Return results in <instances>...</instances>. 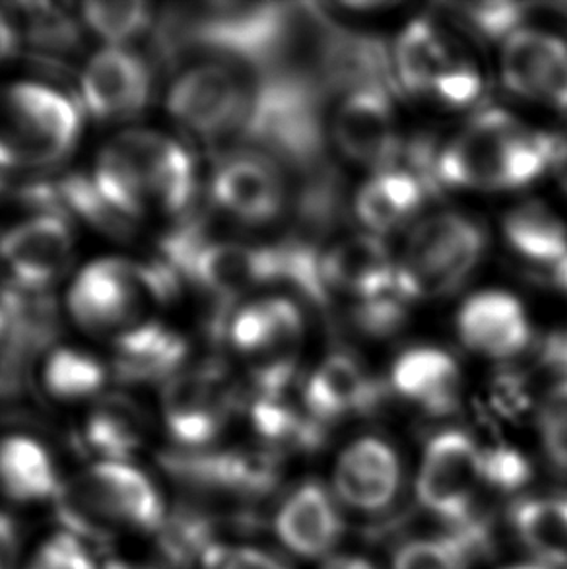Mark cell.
<instances>
[{"instance_id":"obj_1","label":"cell","mask_w":567,"mask_h":569,"mask_svg":"<svg viewBox=\"0 0 567 569\" xmlns=\"http://www.w3.org/2000/svg\"><path fill=\"white\" fill-rule=\"evenodd\" d=\"M93 186L117 212L139 222L148 214L187 218L199 194L191 152L168 134L131 129L101 148Z\"/></svg>"},{"instance_id":"obj_2","label":"cell","mask_w":567,"mask_h":569,"mask_svg":"<svg viewBox=\"0 0 567 569\" xmlns=\"http://www.w3.org/2000/svg\"><path fill=\"white\" fill-rule=\"evenodd\" d=\"M327 92L304 70L275 69L257 74L255 100L236 147L261 148L290 168L296 178L319 170L327 150Z\"/></svg>"},{"instance_id":"obj_3","label":"cell","mask_w":567,"mask_h":569,"mask_svg":"<svg viewBox=\"0 0 567 569\" xmlns=\"http://www.w3.org/2000/svg\"><path fill=\"white\" fill-rule=\"evenodd\" d=\"M57 503L82 539L161 531L168 517L160 486L131 461H93L67 478Z\"/></svg>"},{"instance_id":"obj_4","label":"cell","mask_w":567,"mask_h":569,"mask_svg":"<svg viewBox=\"0 0 567 569\" xmlns=\"http://www.w3.org/2000/svg\"><path fill=\"white\" fill-rule=\"evenodd\" d=\"M181 280L160 259L106 257L88 262L69 288V313L84 331L113 335L148 321L146 309L176 296Z\"/></svg>"},{"instance_id":"obj_5","label":"cell","mask_w":567,"mask_h":569,"mask_svg":"<svg viewBox=\"0 0 567 569\" xmlns=\"http://www.w3.org/2000/svg\"><path fill=\"white\" fill-rule=\"evenodd\" d=\"M488 251L475 216L441 210L412 226L397 254V286L408 301L439 300L467 284Z\"/></svg>"},{"instance_id":"obj_6","label":"cell","mask_w":567,"mask_h":569,"mask_svg":"<svg viewBox=\"0 0 567 569\" xmlns=\"http://www.w3.org/2000/svg\"><path fill=\"white\" fill-rule=\"evenodd\" d=\"M82 137V113L67 93L41 82L0 90V171L47 170Z\"/></svg>"},{"instance_id":"obj_7","label":"cell","mask_w":567,"mask_h":569,"mask_svg":"<svg viewBox=\"0 0 567 569\" xmlns=\"http://www.w3.org/2000/svg\"><path fill=\"white\" fill-rule=\"evenodd\" d=\"M257 74L228 59L210 57L181 70L166 98L181 131L212 147L238 144L255 100Z\"/></svg>"},{"instance_id":"obj_8","label":"cell","mask_w":567,"mask_h":569,"mask_svg":"<svg viewBox=\"0 0 567 569\" xmlns=\"http://www.w3.org/2000/svg\"><path fill=\"white\" fill-rule=\"evenodd\" d=\"M488 488L486 451L470 433L447 428L429 438L416 477V496L429 516L457 531L480 535L476 506Z\"/></svg>"},{"instance_id":"obj_9","label":"cell","mask_w":567,"mask_h":569,"mask_svg":"<svg viewBox=\"0 0 567 569\" xmlns=\"http://www.w3.org/2000/svg\"><path fill=\"white\" fill-rule=\"evenodd\" d=\"M296 186L290 168L275 156L261 148L231 147L216 160L208 199L233 222L267 228L291 214Z\"/></svg>"},{"instance_id":"obj_10","label":"cell","mask_w":567,"mask_h":569,"mask_svg":"<svg viewBox=\"0 0 567 569\" xmlns=\"http://www.w3.org/2000/svg\"><path fill=\"white\" fill-rule=\"evenodd\" d=\"M525 123L506 109L476 111L452 139L439 144V189L506 191L507 163Z\"/></svg>"},{"instance_id":"obj_11","label":"cell","mask_w":567,"mask_h":569,"mask_svg":"<svg viewBox=\"0 0 567 569\" xmlns=\"http://www.w3.org/2000/svg\"><path fill=\"white\" fill-rule=\"evenodd\" d=\"M392 96L384 86H364L335 96L337 106L327 124L329 140L345 160L371 173L399 162L405 148Z\"/></svg>"},{"instance_id":"obj_12","label":"cell","mask_w":567,"mask_h":569,"mask_svg":"<svg viewBox=\"0 0 567 569\" xmlns=\"http://www.w3.org/2000/svg\"><path fill=\"white\" fill-rule=\"evenodd\" d=\"M238 407L236 391L218 363L185 368L163 383L161 420L177 446L200 451L210 446Z\"/></svg>"},{"instance_id":"obj_13","label":"cell","mask_w":567,"mask_h":569,"mask_svg":"<svg viewBox=\"0 0 567 569\" xmlns=\"http://www.w3.org/2000/svg\"><path fill=\"white\" fill-rule=\"evenodd\" d=\"M499 78L523 100L567 111V39L525 23L499 46Z\"/></svg>"},{"instance_id":"obj_14","label":"cell","mask_w":567,"mask_h":569,"mask_svg":"<svg viewBox=\"0 0 567 569\" xmlns=\"http://www.w3.org/2000/svg\"><path fill=\"white\" fill-rule=\"evenodd\" d=\"M86 113L100 123H127L152 100L150 62L131 47H103L86 62L80 77Z\"/></svg>"},{"instance_id":"obj_15","label":"cell","mask_w":567,"mask_h":569,"mask_svg":"<svg viewBox=\"0 0 567 569\" xmlns=\"http://www.w3.org/2000/svg\"><path fill=\"white\" fill-rule=\"evenodd\" d=\"M74 230L67 216L38 212L0 236V261L10 280L31 290H49L74 257Z\"/></svg>"},{"instance_id":"obj_16","label":"cell","mask_w":567,"mask_h":569,"mask_svg":"<svg viewBox=\"0 0 567 569\" xmlns=\"http://www.w3.org/2000/svg\"><path fill=\"white\" fill-rule=\"evenodd\" d=\"M462 347L486 360H514L533 342V323L523 301L506 290L470 293L457 313Z\"/></svg>"},{"instance_id":"obj_17","label":"cell","mask_w":567,"mask_h":569,"mask_svg":"<svg viewBox=\"0 0 567 569\" xmlns=\"http://www.w3.org/2000/svg\"><path fill=\"white\" fill-rule=\"evenodd\" d=\"M402 486L399 451L384 438L354 439L338 455L332 488L338 500L360 513H381L391 508Z\"/></svg>"},{"instance_id":"obj_18","label":"cell","mask_w":567,"mask_h":569,"mask_svg":"<svg viewBox=\"0 0 567 569\" xmlns=\"http://www.w3.org/2000/svg\"><path fill=\"white\" fill-rule=\"evenodd\" d=\"M385 389L360 358L335 350L317 363L301 389V405L315 422L329 423L366 415L379 407Z\"/></svg>"},{"instance_id":"obj_19","label":"cell","mask_w":567,"mask_h":569,"mask_svg":"<svg viewBox=\"0 0 567 569\" xmlns=\"http://www.w3.org/2000/svg\"><path fill=\"white\" fill-rule=\"evenodd\" d=\"M437 191L405 162L374 171L354 194L352 210L366 233L385 238L407 228Z\"/></svg>"},{"instance_id":"obj_20","label":"cell","mask_w":567,"mask_h":569,"mask_svg":"<svg viewBox=\"0 0 567 569\" xmlns=\"http://www.w3.org/2000/svg\"><path fill=\"white\" fill-rule=\"evenodd\" d=\"M322 282L329 293H342L356 301L391 292L397 286V257L384 238L354 233L321 249Z\"/></svg>"},{"instance_id":"obj_21","label":"cell","mask_w":567,"mask_h":569,"mask_svg":"<svg viewBox=\"0 0 567 569\" xmlns=\"http://www.w3.org/2000/svg\"><path fill=\"white\" fill-rule=\"evenodd\" d=\"M275 532L291 555L319 560L342 539L345 521L332 493L319 482H304L280 503Z\"/></svg>"},{"instance_id":"obj_22","label":"cell","mask_w":567,"mask_h":569,"mask_svg":"<svg viewBox=\"0 0 567 569\" xmlns=\"http://www.w3.org/2000/svg\"><path fill=\"white\" fill-rule=\"evenodd\" d=\"M389 385L400 399L426 415H451L459 407L462 371L451 352L436 345H418L397 356Z\"/></svg>"},{"instance_id":"obj_23","label":"cell","mask_w":567,"mask_h":569,"mask_svg":"<svg viewBox=\"0 0 567 569\" xmlns=\"http://www.w3.org/2000/svg\"><path fill=\"white\" fill-rule=\"evenodd\" d=\"M462 49L434 16H418L397 33L391 47L395 88L410 98H429L431 88Z\"/></svg>"},{"instance_id":"obj_24","label":"cell","mask_w":567,"mask_h":569,"mask_svg":"<svg viewBox=\"0 0 567 569\" xmlns=\"http://www.w3.org/2000/svg\"><path fill=\"white\" fill-rule=\"evenodd\" d=\"M111 373L123 383H168L187 368L189 342L168 325L148 319L113 339Z\"/></svg>"},{"instance_id":"obj_25","label":"cell","mask_w":567,"mask_h":569,"mask_svg":"<svg viewBox=\"0 0 567 569\" xmlns=\"http://www.w3.org/2000/svg\"><path fill=\"white\" fill-rule=\"evenodd\" d=\"M67 478L53 451L33 436L0 438V496L16 506L59 501Z\"/></svg>"},{"instance_id":"obj_26","label":"cell","mask_w":567,"mask_h":569,"mask_svg":"<svg viewBox=\"0 0 567 569\" xmlns=\"http://www.w3.org/2000/svg\"><path fill=\"white\" fill-rule=\"evenodd\" d=\"M507 247L523 261L550 270L567 257V223L543 200H525L501 222Z\"/></svg>"},{"instance_id":"obj_27","label":"cell","mask_w":567,"mask_h":569,"mask_svg":"<svg viewBox=\"0 0 567 569\" xmlns=\"http://www.w3.org/2000/svg\"><path fill=\"white\" fill-rule=\"evenodd\" d=\"M511 525L535 562L548 569H567V493L535 496L515 503Z\"/></svg>"},{"instance_id":"obj_28","label":"cell","mask_w":567,"mask_h":569,"mask_svg":"<svg viewBox=\"0 0 567 569\" xmlns=\"http://www.w3.org/2000/svg\"><path fill=\"white\" fill-rule=\"evenodd\" d=\"M146 433L145 410L125 395H108L86 418L84 439L100 459L131 461Z\"/></svg>"},{"instance_id":"obj_29","label":"cell","mask_w":567,"mask_h":569,"mask_svg":"<svg viewBox=\"0 0 567 569\" xmlns=\"http://www.w3.org/2000/svg\"><path fill=\"white\" fill-rule=\"evenodd\" d=\"M111 368L82 348L57 347L47 355L41 370L46 391L57 400L78 402L98 397L108 385Z\"/></svg>"},{"instance_id":"obj_30","label":"cell","mask_w":567,"mask_h":569,"mask_svg":"<svg viewBox=\"0 0 567 569\" xmlns=\"http://www.w3.org/2000/svg\"><path fill=\"white\" fill-rule=\"evenodd\" d=\"M80 20L106 47H129L152 30V7L145 2H84Z\"/></svg>"},{"instance_id":"obj_31","label":"cell","mask_w":567,"mask_h":569,"mask_svg":"<svg viewBox=\"0 0 567 569\" xmlns=\"http://www.w3.org/2000/svg\"><path fill=\"white\" fill-rule=\"evenodd\" d=\"M18 20H22V30L33 49L39 53L69 54L80 43V28L61 8L47 2H26L18 4Z\"/></svg>"},{"instance_id":"obj_32","label":"cell","mask_w":567,"mask_h":569,"mask_svg":"<svg viewBox=\"0 0 567 569\" xmlns=\"http://www.w3.org/2000/svg\"><path fill=\"white\" fill-rule=\"evenodd\" d=\"M472 545L462 535L408 540L392 556V569H468Z\"/></svg>"},{"instance_id":"obj_33","label":"cell","mask_w":567,"mask_h":569,"mask_svg":"<svg viewBox=\"0 0 567 569\" xmlns=\"http://www.w3.org/2000/svg\"><path fill=\"white\" fill-rule=\"evenodd\" d=\"M449 10L475 36L498 41L501 46L514 31L525 26L530 7L519 2H462L451 4Z\"/></svg>"},{"instance_id":"obj_34","label":"cell","mask_w":567,"mask_h":569,"mask_svg":"<svg viewBox=\"0 0 567 569\" xmlns=\"http://www.w3.org/2000/svg\"><path fill=\"white\" fill-rule=\"evenodd\" d=\"M537 431L548 461L567 472V379L554 381L538 402Z\"/></svg>"},{"instance_id":"obj_35","label":"cell","mask_w":567,"mask_h":569,"mask_svg":"<svg viewBox=\"0 0 567 569\" xmlns=\"http://www.w3.org/2000/svg\"><path fill=\"white\" fill-rule=\"evenodd\" d=\"M408 300L399 288L376 298L356 301L352 325L356 331L369 339H389L407 325Z\"/></svg>"},{"instance_id":"obj_36","label":"cell","mask_w":567,"mask_h":569,"mask_svg":"<svg viewBox=\"0 0 567 569\" xmlns=\"http://www.w3.org/2000/svg\"><path fill=\"white\" fill-rule=\"evenodd\" d=\"M484 92L483 72L465 51L444 70L431 88L429 100L445 109H470L480 101Z\"/></svg>"},{"instance_id":"obj_37","label":"cell","mask_w":567,"mask_h":569,"mask_svg":"<svg viewBox=\"0 0 567 569\" xmlns=\"http://www.w3.org/2000/svg\"><path fill=\"white\" fill-rule=\"evenodd\" d=\"M23 569H100V566L84 539L67 529L38 545Z\"/></svg>"},{"instance_id":"obj_38","label":"cell","mask_w":567,"mask_h":569,"mask_svg":"<svg viewBox=\"0 0 567 569\" xmlns=\"http://www.w3.org/2000/svg\"><path fill=\"white\" fill-rule=\"evenodd\" d=\"M199 569H288V566L262 548L212 545L202 548Z\"/></svg>"},{"instance_id":"obj_39","label":"cell","mask_w":567,"mask_h":569,"mask_svg":"<svg viewBox=\"0 0 567 569\" xmlns=\"http://www.w3.org/2000/svg\"><path fill=\"white\" fill-rule=\"evenodd\" d=\"M18 43H20V38H18L14 18L8 16L4 10H0V64L7 62L16 53Z\"/></svg>"},{"instance_id":"obj_40","label":"cell","mask_w":567,"mask_h":569,"mask_svg":"<svg viewBox=\"0 0 567 569\" xmlns=\"http://www.w3.org/2000/svg\"><path fill=\"white\" fill-rule=\"evenodd\" d=\"M321 569H377L374 563L360 556H330Z\"/></svg>"},{"instance_id":"obj_41","label":"cell","mask_w":567,"mask_h":569,"mask_svg":"<svg viewBox=\"0 0 567 569\" xmlns=\"http://www.w3.org/2000/svg\"><path fill=\"white\" fill-rule=\"evenodd\" d=\"M553 173L560 186V191L566 194L567 199V140H561L560 150L554 160Z\"/></svg>"},{"instance_id":"obj_42","label":"cell","mask_w":567,"mask_h":569,"mask_svg":"<svg viewBox=\"0 0 567 569\" xmlns=\"http://www.w3.org/2000/svg\"><path fill=\"white\" fill-rule=\"evenodd\" d=\"M550 278H553V284L556 286L564 296H567V257L564 261L558 262L556 267L550 269Z\"/></svg>"},{"instance_id":"obj_43","label":"cell","mask_w":567,"mask_h":569,"mask_svg":"<svg viewBox=\"0 0 567 569\" xmlns=\"http://www.w3.org/2000/svg\"><path fill=\"white\" fill-rule=\"evenodd\" d=\"M501 569H548L545 566H540L537 562H527V563H511V566H506V568Z\"/></svg>"},{"instance_id":"obj_44","label":"cell","mask_w":567,"mask_h":569,"mask_svg":"<svg viewBox=\"0 0 567 569\" xmlns=\"http://www.w3.org/2000/svg\"><path fill=\"white\" fill-rule=\"evenodd\" d=\"M108 569H150V568H146V566H139V563L116 562V563H109Z\"/></svg>"},{"instance_id":"obj_45","label":"cell","mask_w":567,"mask_h":569,"mask_svg":"<svg viewBox=\"0 0 567 569\" xmlns=\"http://www.w3.org/2000/svg\"><path fill=\"white\" fill-rule=\"evenodd\" d=\"M556 10H558V12H560V14L564 16V18L567 20V4H558Z\"/></svg>"}]
</instances>
